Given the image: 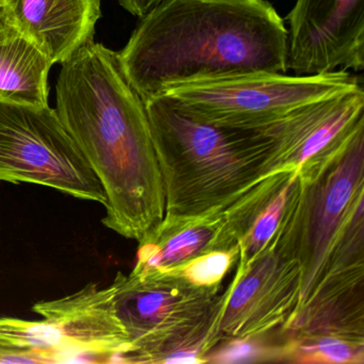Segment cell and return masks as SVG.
I'll return each instance as SVG.
<instances>
[{
	"label": "cell",
	"instance_id": "1",
	"mask_svg": "<svg viewBox=\"0 0 364 364\" xmlns=\"http://www.w3.org/2000/svg\"><path fill=\"white\" fill-rule=\"evenodd\" d=\"M55 110L103 186L104 225L139 242L165 217V189L146 105L116 52L93 41L63 63Z\"/></svg>",
	"mask_w": 364,
	"mask_h": 364
},
{
	"label": "cell",
	"instance_id": "2",
	"mask_svg": "<svg viewBox=\"0 0 364 364\" xmlns=\"http://www.w3.org/2000/svg\"><path fill=\"white\" fill-rule=\"evenodd\" d=\"M116 55L144 102L195 80L289 72L287 27L267 0H163Z\"/></svg>",
	"mask_w": 364,
	"mask_h": 364
},
{
	"label": "cell",
	"instance_id": "3",
	"mask_svg": "<svg viewBox=\"0 0 364 364\" xmlns=\"http://www.w3.org/2000/svg\"><path fill=\"white\" fill-rule=\"evenodd\" d=\"M165 189V215L223 212L272 173L274 140L265 129L216 127L164 95L144 102Z\"/></svg>",
	"mask_w": 364,
	"mask_h": 364
},
{
	"label": "cell",
	"instance_id": "4",
	"mask_svg": "<svg viewBox=\"0 0 364 364\" xmlns=\"http://www.w3.org/2000/svg\"><path fill=\"white\" fill-rule=\"evenodd\" d=\"M112 287L117 315L132 343L119 363H205L221 287H197L174 272H119Z\"/></svg>",
	"mask_w": 364,
	"mask_h": 364
},
{
	"label": "cell",
	"instance_id": "5",
	"mask_svg": "<svg viewBox=\"0 0 364 364\" xmlns=\"http://www.w3.org/2000/svg\"><path fill=\"white\" fill-rule=\"evenodd\" d=\"M349 71L315 75L245 74L195 80L161 95L193 118L216 127L265 129L310 104L362 86Z\"/></svg>",
	"mask_w": 364,
	"mask_h": 364
},
{
	"label": "cell",
	"instance_id": "6",
	"mask_svg": "<svg viewBox=\"0 0 364 364\" xmlns=\"http://www.w3.org/2000/svg\"><path fill=\"white\" fill-rule=\"evenodd\" d=\"M33 310L43 319L0 317V345L39 353L48 363H119L132 349L112 285L90 283L67 297L37 302Z\"/></svg>",
	"mask_w": 364,
	"mask_h": 364
},
{
	"label": "cell",
	"instance_id": "7",
	"mask_svg": "<svg viewBox=\"0 0 364 364\" xmlns=\"http://www.w3.org/2000/svg\"><path fill=\"white\" fill-rule=\"evenodd\" d=\"M362 200L364 127L323 169L311 178H300L295 205L279 231L281 240L297 257L301 268V289L296 312L314 293L334 242Z\"/></svg>",
	"mask_w": 364,
	"mask_h": 364
},
{
	"label": "cell",
	"instance_id": "8",
	"mask_svg": "<svg viewBox=\"0 0 364 364\" xmlns=\"http://www.w3.org/2000/svg\"><path fill=\"white\" fill-rule=\"evenodd\" d=\"M0 181L31 183L107 202L97 174L56 110L0 102Z\"/></svg>",
	"mask_w": 364,
	"mask_h": 364
},
{
	"label": "cell",
	"instance_id": "9",
	"mask_svg": "<svg viewBox=\"0 0 364 364\" xmlns=\"http://www.w3.org/2000/svg\"><path fill=\"white\" fill-rule=\"evenodd\" d=\"M300 289L299 262L281 244L277 232L246 269L236 270L227 289L221 291L205 355L223 341L249 338L282 327L297 310Z\"/></svg>",
	"mask_w": 364,
	"mask_h": 364
},
{
	"label": "cell",
	"instance_id": "10",
	"mask_svg": "<svg viewBox=\"0 0 364 364\" xmlns=\"http://www.w3.org/2000/svg\"><path fill=\"white\" fill-rule=\"evenodd\" d=\"M287 20L295 75L364 69V0H296Z\"/></svg>",
	"mask_w": 364,
	"mask_h": 364
},
{
	"label": "cell",
	"instance_id": "11",
	"mask_svg": "<svg viewBox=\"0 0 364 364\" xmlns=\"http://www.w3.org/2000/svg\"><path fill=\"white\" fill-rule=\"evenodd\" d=\"M362 127L363 85L310 104L268 127L274 140L272 171L294 169L300 178H311Z\"/></svg>",
	"mask_w": 364,
	"mask_h": 364
},
{
	"label": "cell",
	"instance_id": "12",
	"mask_svg": "<svg viewBox=\"0 0 364 364\" xmlns=\"http://www.w3.org/2000/svg\"><path fill=\"white\" fill-rule=\"evenodd\" d=\"M300 178L294 169L262 178L223 210L228 244L240 247L236 270L246 269L266 248L295 205Z\"/></svg>",
	"mask_w": 364,
	"mask_h": 364
},
{
	"label": "cell",
	"instance_id": "13",
	"mask_svg": "<svg viewBox=\"0 0 364 364\" xmlns=\"http://www.w3.org/2000/svg\"><path fill=\"white\" fill-rule=\"evenodd\" d=\"M102 0H8L12 23L53 65L95 41Z\"/></svg>",
	"mask_w": 364,
	"mask_h": 364
},
{
	"label": "cell",
	"instance_id": "14",
	"mask_svg": "<svg viewBox=\"0 0 364 364\" xmlns=\"http://www.w3.org/2000/svg\"><path fill=\"white\" fill-rule=\"evenodd\" d=\"M235 248V247H234ZM232 249L225 240V215H165L163 220L139 242L135 274L170 272L204 253Z\"/></svg>",
	"mask_w": 364,
	"mask_h": 364
},
{
	"label": "cell",
	"instance_id": "15",
	"mask_svg": "<svg viewBox=\"0 0 364 364\" xmlns=\"http://www.w3.org/2000/svg\"><path fill=\"white\" fill-rule=\"evenodd\" d=\"M282 330L289 338L333 336L364 341V276L321 283Z\"/></svg>",
	"mask_w": 364,
	"mask_h": 364
},
{
	"label": "cell",
	"instance_id": "16",
	"mask_svg": "<svg viewBox=\"0 0 364 364\" xmlns=\"http://www.w3.org/2000/svg\"><path fill=\"white\" fill-rule=\"evenodd\" d=\"M53 63L20 33L0 41V102L46 107Z\"/></svg>",
	"mask_w": 364,
	"mask_h": 364
},
{
	"label": "cell",
	"instance_id": "17",
	"mask_svg": "<svg viewBox=\"0 0 364 364\" xmlns=\"http://www.w3.org/2000/svg\"><path fill=\"white\" fill-rule=\"evenodd\" d=\"M284 332V331H283ZM283 362L298 364H363L364 341L333 336L289 338Z\"/></svg>",
	"mask_w": 364,
	"mask_h": 364
},
{
	"label": "cell",
	"instance_id": "18",
	"mask_svg": "<svg viewBox=\"0 0 364 364\" xmlns=\"http://www.w3.org/2000/svg\"><path fill=\"white\" fill-rule=\"evenodd\" d=\"M285 336L282 328L244 338L223 341L205 355V363L283 362Z\"/></svg>",
	"mask_w": 364,
	"mask_h": 364
},
{
	"label": "cell",
	"instance_id": "19",
	"mask_svg": "<svg viewBox=\"0 0 364 364\" xmlns=\"http://www.w3.org/2000/svg\"><path fill=\"white\" fill-rule=\"evenodd\" d=\"M240 247L229 250H215L204 253L188 263L170 270L201 287H221L228 272L237 264Z\"/></svg>",
	"mask_w": 364,
	"mask_h": 364
},
{
	"label": "cell",
	"instance_id": "20",
	"mask_svg": "<svg viewBox=\"0 0 364 364\" xmlns=\"http://www.w3.org/2000/svg\"><path fill=\"white\" fill-rule=\"evenodd\" d=\"M48 363L39 353L22 349L10 348L0 345V364Z\"/></svg>",
	"mask_w": 364,
	"mask_h": 364
},
{
	"label": "cell",
	"instance_id": "21",
	"mask_svg": "<svg viewBox=\"0 0 364 364\" xmlns=\"http://www.w3.org/2000/svg\"><path fill=\"white\" fill-rule=\"evenodd\" d=\"M118 1L125 11L140 18L146 16L150 10L161 3L163 0H118Z\"/></svg>",
	"mask_w": 364,
	"mask_h": 364
},
{
	"label": "cell",
	"instance_id": "22",
	"mask_svg": "<svg viewBox=\"0 0 364 364\" xmlns=\"http://www.w3.org/2000/svg\"><path fill=\"white\" fill-rule=\"evenodd\" d=\"M18 31L12 23L7 5L0 6V41L18 35Z\"/></svg>",
	"mask_w": 364,
	"mask_h": 364
},
{
	"label": "cell",
	"instance_id": "23",
	"mask_svg": "<svg viewBox=\"0 0 364 364\" xmlns=\"http://www.w3.org/2000/svg\"><path fill=\"white\" fill-rule=\"evenodd\" d=\"M8 0H0V6L1 5H7Z\"/></svg>",
	"mask_w": 364,
	"mask_h": 364
}]
</instances>
